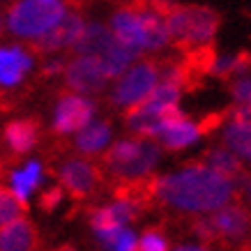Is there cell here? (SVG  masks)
Segmentation results:
<instances>
[{"instance_id": "1", "label": "cell", "mask_w": 251, "mask_h": 251, "mask_svg": "<svg viewBox=\"0 0 251 251\" xmlns=\"http://www.w3.org/2000/svg\"><path fill=\"white\" fill-rule=\"evenodd\" d=\"M150 191L171 210L184 214H212L233 201L235 180L207 164H189L180 171L154 177Z\"/></svg>"}, {"instance_id": "2", "label": "cell", "mask_w": 251, "mask_h": 251, "mask_svg": "<svg viewBox=\"0 0 251 251\" xmlns=\"http://www.w3.org/2000/svg\"><path fill=\"white\" fill-rule=\"evenodd\" d=\"M157 12L164 14L171 32V42L182 49H207L219 30V14L201 5H177L173 0H148Z\"/></svg>"}, {"instance_id": "3", "label": "cell", "mask_w": 251, "mask_h": 251, "mask_svg": "<svg viewBox=\"0 0 251 251\" xmlns=\"http://www.w3.org/2000/svg\"><path fill=\"white\" fill-rule=\"evenodd\" d=\"M161 159V148L152 138H122L113 143L104 154V166L115 175L118 180L134 182L145 180L152 173Z\"/></svg>"}, {"instance_id": "4", "label": "cell", "mask_w": 251, "mask_h": 251, "mask_svg": "<svg viewBox=\"0 0 251 251\" xmlns=\"http://www.w3.org/2000/svg\"><path fill=\"white\" fill-rule=\"evenodd\" d=\"M67 0H14L7 7V30L14 37L35 39L67 14Z\"/></svg>"}, {"instance_id": "5", "label": "cell", "mask_w": 251, "mask_h": 251, "mask_svg": "<svg viewBox=\"0 0 251 251\" xmlns=\"http://www.w3.org/2000/svg\"><path fill=\"white\" fill-rule=\"evenodd\" d=\"M161 69L152 60L134 62L122 76H118L113 92H111V104L118 108H134L143 104L159 83Z\"/></svg>"}, {"instance_id": "6", "label": "cell", "mask_w": 251, "mask_h": 251, "mask_svg": "<svg viewBox=\"0 0 251 251\" xmlns=\"http://www.w3.org/2000/svg\"><path fill=\"white\" fill-rule=\"evenodd\" d=\"M65 83L72 92L78 95H99L106 90L108 74L95 55H76L65 65Z\"/></svg>"}, {"instance_id": "7", "label": "cell", "mask_w": 251, "mask_h": 251, "mask_svg": "<svg viewBox=\"0 0 251 251\" xmlns=\"http://www.w3.org/2000/svg\"><path fill=\"white\" fill-rule=\"evenodd\" d=\"M97 113V104L92 99L83 97V95H74V92H67L58 99L53 111V134H74V131H81L83 127H88Z\"/></svg>"}, {"instance_id": "8", "label": "cell", "mask_w": 251, "mask_h": 251, "mask_svg": "<svg viewBox=\"0 0 251 251\" xmlns=\"http://www.w3.org/2000/svg\"><path fill=\"white\" fill-rule=\"evenodd\" d=\"M83 14L78 9H72L55 23L51 30L30 39V51L32 53H55V51H62V49H72L78 42V37L83 35Z\"/></svg>"}, {"instance_id": "9", "label": "cell", "mask_w": 251, "mask_h": 251, "mask_svg": "<svg viewBox=\"0 0 251 251\" xmlns=\"http://www.w3.org/2000/svg\"><path fill=\"white\" fill-rule=\"evenodd\" d=\"M58 180L62 189L69 191V196L76 201H85L97 191L101 182V173L95 164L85 159H65L58 166Z\"/></svg>"}, {"instance_id": "10", "label": "cell", "mask_w": 251, "mask_h": 251, "mask_svg": "<svg viewBox=\"0 0 251 251\" xmlns=\"http://www.w3.org/2000/svg\"><path fill=\"white\" fill-rule=\"evenodd\" d=\"M108 28L113 30V35L120 39L125 46H129L131 51L143 53L145 51V25H143V14L138 5H129V7H120L111 14Z\"/></svg>"}, {"instance_id": "11", "label": "cell", "mask_w": 251, "mask_h": 251, "mask_svg": "<svg viewBox=\"0 0 251 251\" xmlns=\"http://www.w3.org/2000/svg\"><path fill=\"white\" fill-rule=\"evenodd\" d=\"M201 136H203V127L198 122L184 118L182 111H177V113L166 118L161 131L157 134V141L166 150H184V148L196 145Z\"/></svg>"}, {"instance_id": "12", "label": "cell", "mask_w": 251, "mask_h": 251, "mask_svg": "<svg viewBox=\"0 0 251 251\" xmlns=\"http://www.w3.org/2000/svg\"><path fill=\"white\" fill-rule=\"evenodd\" d=\"M138 214H141V201L118 194V198H115L113 203L92 210L90 224L95 230L113 228V226H129L131 221H136Z\"/></svg>"}, {"instance_id": "13", "label": "cell", "mask_w": 251, "mask_h": 251, "mask_svg": "<svg viewBox=\"0 0 251 251\" xmlns=\"http://www.w3.org/2000/svg\"><path fill=\"white\" fill-rule=\"evenodd\" d=\"M210 219L214 224L217 237H224L228 242H242L251 230V219L247 210L240 205H233V203L219 207L217 212L210 214Z\"/></svg>"}, {"instance_id": "14", "label": "cell", "mask_w": 251, "mask_h": 251, "mask_svg": "<svg viewBox=\"0 0 251 251\" xmlns=\"http://www.w3.org/2000/svg\"><path fill=\"white\" fill-rule=\"evenodd\" d=\"M32 51L23 46H0V85L16 88L32 69Z\"/></svg>"}, {"instance_id": "15", "label": "cell", "mask_w": 251, "mask_h": 251, "mask_svg": "<svg viewBox=\"0 0 251 251\" xmlns=\"http://www.w3.org/2000/svg\"><path fill=\"white\" fill-rule=\"evenodd\" d=\"M120 39L113 35V30L104 25V23H85V30L83 35L78 37V42L72 46L74 55H95L97 60L106 58L111 53V49L118 44Z\"/></svg>"}, {"instance_id": "16", "label": "cell", "mask_w": 251, "mask_h": 251, "mask_svg": "<svg viewBox=\"0 0 251 251\" xmlns=\"http://www.w3.org/2000/svg\"><path fill=\"white\" fill-rule=\"evenodd\" d=\"M221 138L240 159L251 164V113L235 111L230 120L224 125Z\"/></svg>"}, {"instance_id": "17", "label": "cell", "mask_w": 251, "mask_h": 251, "mask_svg": "<svg viewBox=\"0 0 251 251\" xmlns=\"http://www.w3.org/2000/svg\"><path fill=\"white\" fill-rule=\"evenodd\" d=\"M5 145H7L12 154H25L39 141V122L32 118H21V120H12L5 125L2 131Z\"/></svg>"}, {"instance_id": "18", "label": "cell", "mask_w": 251, "mask_h": 251, "mask_svg": "<svg viewBox=\"0 0 251 251\" xmlns=\"http://www.w3.org/2000/svg\"><path fill=\"white\" fill-rule=\"evenodd\" d=\"M37 249V230L30 219L12 221L0 228V251H35Z\"/></svg>"}, {"instance_id": "19", "label": "cell", "mask_w": 251, "mask_h": 251, "mask_svg": "<svg viewBox=\"0 0 251 251\" xmlns=\"http://www.w3.org/2000/svg\"><path fill=\"white\" fill-rule=\"evenodd\" d=\"M111 136H113V129H111V122L108 120H97V122H90L88 127L76 134L74 138V148H76L81 154H99L104 152L111 143Z\"/></svg>"}, {"instance_id": "20", "label": "cell", "mask_w": 251, "mask_h": 251, "mask_svg": "<svg viewBox=\"0 0 251 251\" xmlns=\"http://www.w3.org/2000/svg\"><path fill=\"white\" fill-rule=\"evenodd\" d=\"M95 237L104 247V251H138V237L129 226L95 230Z\"/></svg>"}, {"instance_id": "21", "label": "cell", "mask_w": 251, "mask_h": 251, "mask_svg": "<svg viewBox=\"0 0 251 251\" xmlns=\"http://www.w3.org/2000/svg\"><path fill=\"white\" fill-rule=\"evenodd\" d=\"M9 182H12V191H14L16 196L28 203L30 194L42 182V161H28L21 171H12Z\"/></svg>"}, {"instance_id": "22", "label": "cell", "mask_w": 251, "mask_h": 251, "mask_svg": "<svg viewBox=\"0 0 251 251\" xmlns=\"http://www.w3.org/2000/svg\"><path fill=\"white\" fill-rule=\"evenodd\" d=\"M205 164H207V166H212L214 171H219L221 175H226V177H230V180H235L237 175L242 173V164H244V161L240 159L233 150H230L228 145L224 143V145H219V148L207 150Z\"/></svg>"}, {"instance_id": "23", "label": "cell", "mask_w": 251, "mask_h": 251, "mask_svg": "<svg viewBox=\"0 0 251 251\" xmlns=\"http://www.w3.org/2000/svg\"><path fill=\"white\" fill-rule=\"evenodd\" d=\"M207 69L214 76H242L249 74L251 55L249 53H233V55H212Z\"/></svg>"}, {"instance_id": "24", "label": "cell", "mask_w": 251, "mask_h": 251, "mask_svg": "<svg viewBox=\"0 0 251 251\" xmlns=\"http://www.w3.org/2000/svg\"><path fill=\"white\" fill-rule=\"evenodd\" d=\"M25 210H28L25 201H21L12 189L0 187V228L16 219H21L23 214H25Z\"/></svg>"}, {"instance_id": "25", "label": "cell", "mask_w": 251, "mask_h": 251, "mask_svg": "<svg viewBox=\"0 0 251 251\" xmlns=\"http://www.w3.org/2000/svg\"><path fill=\"white\" fill-rule=\"evenodd\" d=\"M233 101L235 111H247L251 113V74H242L233 83Z\"/></svg>"}, {"instance_id": "26", "label": "cell", "mask_w": 251, "mask_h": 251, "mask_svg": "<svg viewBox=\"0 0 251 251\" xmlns=\"http://www.w3.org/2000/svg\"><path fill=\"white\" fill-rule=\"evenodd\" d=\"M138 251H168V237L159 228H148L138 237Z\"/></svg>"}, {"instance_id": "27", "label": "cell", "mask_w": 251, "mask_h": 251, "mask_svg": "<svg viewBox=\"0 0 251 251\" xmlns=\"http://www.w3.org/2000/svg\"><path fill=\"white\" fill-rule=\"evenodd\" d=\"M62 201V184H53V187H49V189L39 196V207L44 210V212H53L55 207L60 205Z\"/></svg>"}, {"instance_id": "28", "label": "cell", "mask_w": 251, "mask_h": 251, "mask_svg": "<svg viewBox=\"0 0 251 251\" xmlns=\"http://www.w3.org/2000/svg\"><path fill=\"white\" fill-rule=\"evenodd\" d=\"M194 235L203 242H210L217 237V230H214V224L210 217H201V219L194 221Z\"/></svg>"}, {"instance_id": "29", "label": "cell", "mask_w": 251, "mask_h": 251, "mask_svg": "<svg viewBox=\"0 0 251 251\" xmlns=\"http://www.w3.org/2000/svg\"><path fill=\"white\" fill-rule=\"evenodd\" d=\"M65 65H67V62L62 60V58H51V60H46L44 65H42V76L44 78L58 76V74L65 72Z\"/></svg>"}, {"instance_id": "30", "label": "cell", "mask_w": 251, "mask_h": 251, "mask_svg": "<svg viewBox=\"0 0 251 251\" xmlns=\"http://www.w3.org/2000/svg\"><path fill=\"white\" fill-rule=\"evenodd\" d=\"M173 251H210V249L203 247V244H180V247H175Z\"/></svg>"}, {"instance_id": "31", "label": "cell", "mask_w": 251, "mask_h": 251, "mask_svg": "<svg viewBox=\"0 0 251 251\" xmlns=\"http://www.w3.org/2000/svg\"><path fill=\"white\" fill-rule=\"evenodd\" d=\"M55 251H76L74 247H69V244H65V247H60V249H55Z\"/></svg>"}, {"instance_id": "32", "label": "cell", "mask_w": 251, "mask_h": 251, "mask_svg": "<svg viewBox=\"0 0 251 251\" xmlns=\"http://www.w3.org/2000/svg\"><path fill=\"white\" fill-rule=\"evenodd\" d=\"M247 194H249V201H251V180H249V184H247Z\"/></svg>"}, {"instance_id": "33", "label": "cell", "mask_w": 251, "mask_h": 251, "mask_svg": "<svg viewBox=\"0 0 251 251\" xmlns=\"http://www.w3.org/2000/svg\"><path fill=\"white\" fill-rule=\"evenodd\" d=\"M0 32H2V12H0Z\"/></svg>"}]
</instances>
